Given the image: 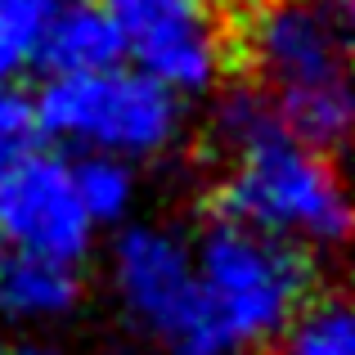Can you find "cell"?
<instances>
[{
	"instance_id": "1",
	"label": "cell",
	"mask_w": 355,
	"mask_h": 355,
	"mask_svg": "<svg viewBox=\"0 0 355 355\" xmlns=\"http://www.w3.org/2000/svg\"><path fill=\"white\" fill-rule=\"evenodd\" d=\"M211 144L225 157L216 220H234L293 248H338L347 239L351 202L333 157L297 139L261 90L234 86L220 95Z\"/></svg>"
},
{
	"instance_id": "2",
	"label": "cell",
	"mask_w": 355,
	"mask_h": 355,
	"mask_svg": "<svg viewBox=\"0 0 355 355\" xmlns=\"http://www.w3.org/2000/svg\"><path fill=\"white\" fill-rule=\"evenodd\" d=\"M230 41L252 72V90L297 139L324 153L347 139L355 90L342 14L324 0H252Z\"/></svg>"
},
{
	"instance_id": "3",
	"label": "cell",
	"mask_w": 355,
	"mask_h": 355,
	"mask_svg": "<svg viewBox=\"0 0 355 355\" xmlns=\"http://www.w3.org/2000/svg\"><path fill=\"white\" fill-rule=\"evenodd\" d=\"M32 108L36 130L77 148L81 157H117L126 166L162 157L184 135V99L126 63L50 77Z\"/></svg>"
},
{
	"instance_id": "4",
	"label": "cell",
	"mask_w": 355,
	"mask_h": 355,
	"mask_svg": "<svg viewBox=\"0 0 355 355\" xmlns=\"http://www.w3.org/2000/svg\"><path fill=\"white\" fill-rule=\"evenodd\" d=\"M193 270L230 355L275 342L311 302L315 284L302 248L243 230L234 220H211L193 248Z\"/></svg>"
},
{
	"instance_id": "5",
	"label": "cell",
	"mask_w": 355,
	"mask_h": 355,
	"mask_svg": "<svg viewBox=\"0 0 355 355\" xmlns=\"http://www.w3.org/2000/svg\"><path fill=\"white\" fill-rule=\"evenodd\" d=\"M113 288L166 355H230L207 311L193 248L166 225H126L113 243Z\"/></svg>"
},
{
	"instance_id": "6",
	"label": "cell",
	"mask_w": 355,
	"mask_h": 355,
	"mask_svg": "<svg viewBox=\"0 0 355 355\" xmlns=\"http://www.w3.org/2000/svg\"><path fill=\"white\" fill-rule=\"evenodd\" d=\"M113 18L121 63L144 72L175 99L220 86L234 41L211 0H99Z\"/></svg>"
},
{
	"instance_id": "7",
	"label": "cell",
	"mask_w": 355,
	"mask_h": 355,
	"mask_svg": "<svg viewBox=\"0 0 355 355\" xmlns=\"http://www.w3.org/2000/svg\"><path fill=\"white\" fill-rule=\"evenodd\" d=\"M95 225L77 198L72 162L50 148H23L0 166V243L18 257H50L77 266Z\"/></svg>"
},
{
	"instance_id": "8",
	"label": "cell",
	"mask_w": 355,
	"mask_h": 355,
	"mask_svg": "<svg viewBox=\"0 0 355 355\" xmlns=\"http://www.w3.org/2000/svg\"><path fill=\"white\" fill-rule=\"evenodd\" d=\"M81 297V275L50 257H0V315L18 324H50Z\"/></svg>"
},
{
	"instance_id": "9",
	"label": "cell",
	"mask_w": 355,
	"mask_h": 355,
	"mask_svg": "<svg viewBox=\"0 0 355 355\" xmlns=\"http://www.w3.org/2000/svg\"><path fill=\"white\" fill-rule=\"evenodd\" d=\"M41 63L50 68V77H77V72H99L121 63V45L104 5L99 0H68L41 45Z\"/></svg>"
},
{
	"instance_id": "10",
	"label": "cell",
	"mask_w": 355,
	"mask_h": 355,
	"mask_svg": "<svg viewBox=\"0 0 355 355\" xmlns=\"http://www.w3.org/2000/svg\"><path fill=\"white\" fill-rule=\"evenodd\" d=\"M68 0H0V81L41 63V45Z\"/></svg>"
},
{
	"instance_id": "11",
	"label": "cell",
	"mask_w": 355,
	"mask_h": 355,
	"mask_svg": "<svg viewBox=\"0 0 355 355\" xmlns=\"http://www.w3.org/2000/svg\"><path fill=\"white\" fill-rule=\"evenodd\" d=\"M275 355H355V320L342 297L306 302L279 333Z\"/></svg>"
},
{
	"instance_id": "12",
	"label": "cell",
	"mask_w": 355,
	"mask_h": 355,
	"mask_svg": "<svg viewBox=\"0 0 355 355\" xmlns=\"http://www.w3.org/2000/svg\"><path fill=\"white\" fill-rule=\"evenodd\" d=\"M72 180L90 225H117L135 202V171L117 157H77Z\"/></svg>"
},
{
	"instance_id": "13",
	"label": "cell",
	"mask_w": 355,
	"mask_h": 355,
	"mask_svg": "<svg viewBox=\"0 0 355 355\" xmlns=\"http://www.w3.org/2000/svg\"><path fill=\"white\" fill-rule=\"evenodd\" d=\"M36 135V108L14 81H0V166L9 157H18L23 148H32Z\"/></svg>"
},
{
	"instance_id": "14",
	"label": "cell",
	"mask_w": 355,
	"mask_h": 355,
	"mask_svg": "<svg viewBox=\"0 0 355 355\" xmlns=\"http://www.w3.org/2000/svg\"><path fill=\"white\" fill-rule=\"evenodd\" d=\"M14 355H54V351H45V347H23V351H14Z\"/></svg>"
},
{
	"instance_id": "15",
	"label": "cell",
	"mask_w": 355,
	"mask_h": 355,
	"mask_svg": "<svg viewBox=\"0 0 355 355\" xmlns=\"http://www.w3.org/2000/svg\"><path fill=\"white\" fill-rule=\"evenodd\" d=\"M0 248H5V243H0ZM0 257H5V252H0Z\"/></svg>"
}]
</instances>
